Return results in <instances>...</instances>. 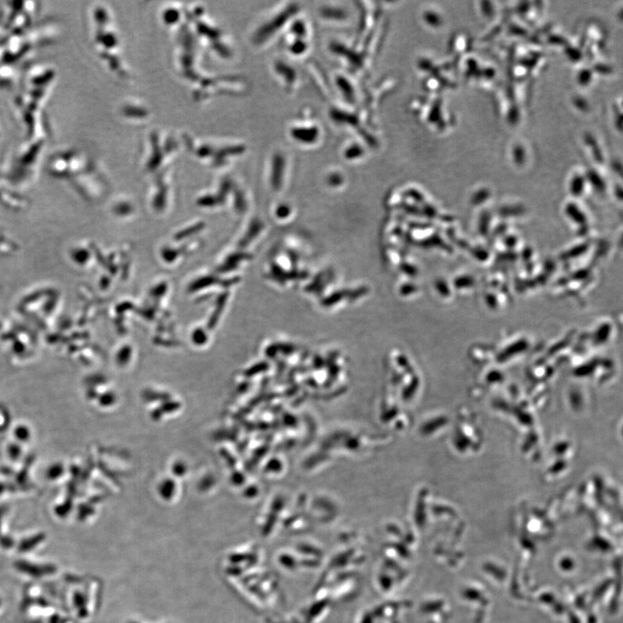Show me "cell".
<instances>
[{
    "instance_id": "cell-1",
    "label": "cell",
    "mask_w": 623,
    "mask_h": 623,
    "mask_svg": "<svg viewBox=\"0 0 623 623\" xmlns=\"http://www.w3.org/2000/svg\"><path fill=\"white\" fill-rule=\"evenodd\" d=\"M55 78V69L37 66L31 69L24 79L23 90L17 96V107L28 139L46 134L43 106Z\"/></svg>"
},
{
    "instance_id": "cell-2",
    "label": "cell",
    "mask_w": 623,
    "mask_h": 623,
    "mask_svg": "<svg viewBox=\"0 0 623 623\" xmlns=\"http://www.w3.org/2000/svg\"><path fill=\"white\" fill-rule=\"evenodd\" d=\"M34 2H10L3 14L6 37L26 33L33 24L37 8Z\"/></svg>"
}]
</instances>
